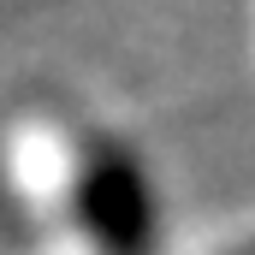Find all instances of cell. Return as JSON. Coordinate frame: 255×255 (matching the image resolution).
Segmentation results:
<instances>
[{
    "instance_id": "obj_1",
    "label": "cell",
    "mask_w": 255,
    "mask_h": 255,
    "mask_svg": "<svg viewBox=\"0 0 255 255\" xmlns=\"http://www.w3.org/2000/svg\"><path fill=\"white\" fill-rule=\"evenodd\" d=\"M54 202L65 208L71 232L89 244V255H148L154 208H148V190H142V172L107 136L83 130V136L65 142Z\"/></svg>"
},
{
    "instance_id": "obj_2",
    "label": "cell",
    "mask_w": 255,
    "mask_h": 255,
    "mask_svg": "<svg viewBox=\"0 0 255 255\" xmlns=\"http://www.w3.org/2000/svg\"><path fill=\"white\" fill-rule=\"evenodd\" d=\"M244 255H255V250H244Z\"/></svg>"
}]
</instances>
